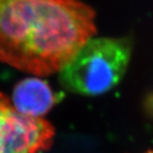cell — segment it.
<instances>
[{"label": "cell", "mask_w": 153, "mask_h": 153, "mask_svg": "<svg viewBox=\"0 0 153 153\" xmlns=\"http://www.w3.org/2000/svg\"><path fill=\"white\" fill-rule=\"evenodd\" d=\"M95 31L80 0H0V62L28 74L59 72Z\"/></svg>", "instance_id": "1"}, {"label": "cell", "mask_w": 153, "mask_h": 153, "mask_svg": "<svg viewBox=\"0 0 153 153\" xmlns=\"http://www.w3.org/2000/svg\"><path fill=\"white\" fill-rule=\"evenodd\" d=\"M131 51V41L126 38H91L60 69L59 81L73 93H105L122 79Z\"/></svg>", "instance_id": "2"}, {"label": "cell", "mask_w": 153, "mask_h": 153, "mask_svg": "<svg viewBox=\"0 0 153 153\" xmlns=\"http://www.w3.org/2000/svg\"><path fill=\"white\" fill-rule=\"evenodd\" d=\"M53 137L48 121L19 113L0 91V153H40L51 147Z\"/></svg>", "instance_id": "3"}, {"label": "cell", "mask_w": 153, "mask_h": 153, "mask_svg": "<svg viewBox=\"0 0 153 153\" xmlns=\"http://www.w3.org/2000/svg\"><path fill=\"white\" fill-rule=\"evenodd\" d=\"M58 99L57 94L47 81L38 76H30L16 84L11 102L20 114L31 117H42L51 111Z\"/></svg>", "instance_id": "4"}, {"label": "cell", "mask_w": 153, "mask_h": 153, "mask_svg": "<svg viewBox=\"0 0 153 153\" xmlns=\"http://www.w3.org/2000/svg\"><path fill=\"white\" fill-rule=\"evenodd\" d=\"M145 153H153V150H149V151H147Z\"/></svg>", "instance_id": "5"}]
</instances>
